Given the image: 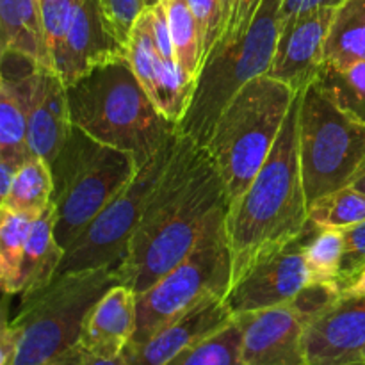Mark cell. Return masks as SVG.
I'll list each match as a JSON object with an SVG mask.
<instances>
[{
	"mask_svg": "<svg viewBox=\"0 0 365 365\" xmlns=\"http://www.w3.org/2000/svg\"><path fill=\"white\" fill-rule=\"evenodd\" d=\"M227 207L223 180L207 150L180 134L128 245L120 267L123 284L135 296L152 287L195 250L210 221Z\"/></svg>",
	"mask_w": 365,
	"mask_h": 365,
	"instance_id": "obj_1",
	"label": "cell"
},
{
	"mask_svg": "<svg viewBox=\"0 0 365 365\" xmlns=\"http://www.w3.org/2000/svg\"><path fill=\"white\" fill-rule=\"evenodd\" d=\"M298 114L299 95L264 166L248 189L227 207L232 284L260 257L299 237L309 225L298 155Z\"/></svg>",
	"mask_w": 365,
	"mask_h": 365,
	"instance_id": "obj_2",
	"label": "cell"
},
{
	"mask_svg": "<svg viewBox=\"0 0 365 365\" xmlns=\"http://www.w3.org/2000/svg\"><path fill=\"white\" fill-rule=\"evenodd\" d=\"M71 125L98 143L132 153L145 166L177 132L127 59L96 66L66 86Z\"/></svg>",
	"mask_w": 365,
	"mask_h": 365,
	"instance_id": "obj_3",
	"label": "cell"
},
{
	"mask_svg": "<svg viewBox=\"0 0 365 365\" xmlns=\"http://www.w3.org/2000/svg\"><path fill=\"white\" fill-rule=\"evenodd\" d=\"M298 95L284 82L260 75L220 114L203 148L223 180L228 205L248 189L264 166Z\"/></svg>",
	"mask_w": 365,
	"mask_h": 365,
	"instance_id": "obj_4",
	"label": "cell"
},
{
	"mask_svg": "<svg viewBox=\"0 0 365 365\" xmlns=\"http://www.w3.org/2000/svg\"><path fill=\"white\" fill-rule=\"evenodd\" d=\"M50 168L56 239L66 252L143 166L132 153L98 143L70 125L66 141Z\"/></svg>",
	"mask_w": 365,
	"mask_h": 365,
	"instance_id": "obj_5",
	"label": "cell"
},
{
	"mask_svg": "<svg viewBox=\"0 0 365 365\" xmlns=\"http://www.w3.org/2000/svg\"><path fill=\"white\" fill-rule=\"evenodd\" d=\"M284 0H264L252 25L234 43L217 41L200 66L191 100L177 130L198 146L209 141L217 118L253 78L267 75L280 32Z\"/></svg>",
	"mask_w": 365,
	"mask_h": 365,
	"instance_id": "obj_6",
	"label": "cell"
},
{
	"mask_svg": "<svg viewBox=\"0 0 365 365\" xmlns=\"http://www.w3.org/2000/svg\"><path fill=\"white\" fill-rule=\"evenodd\" d=\"M298 155L309 207L365 177V120L337 106L316 81L299 93Z\"/></svg>",
	"mask_w": 365,
	"mask_h": 365,
	"instance_id": "obj_7",
	"label": "cell"
},
{
	"mask_svg": "<svg viewBox=\"0 0 365 365\" xmlns=\"http://www.w3.org/2000/svg\"><path fill=\"white\" fill-rule=\"evenodd\" d=\"M118 284H123L120 267H100L59 274L48 287L21 298L11 319L24 334L13 365H41L81 346L86 317Z\"/></svg>",
	"mask_w": 365,
	"mask_h": 365,
	"instance_id": "obj_8",
	"label": "cell"
},
{
	"mask_svg": "<svg viewBox=\"0 0 365 365\" xmlns=\"http://www.w3.org/2000/svg\"><path fill=\"white\" fill-rule=\"evenodd\" d=\"M232 285V253L227 210L217 214L184 260L145 292L135 296V331L128 346L148 341L212 296L225 298Z\"/></svg>",
	"mask_w": 365,
	"mask_h": 365,
	"instance_id": "obj_9",
	"label": "cell"
},
{
	"mask_svg": "<svg viewBox=\"0 0 365 365\" xmlns=\"http://www.w3.org/2000/svg\"><path fill=\"white\" fill-rule=\"evenodd\" d=\"M178 139L180 134L177 130L164 143L159 153L139 170L134 180L125 185L123 191L78 235L77 241L64 252L57 277L100 267H121L150 195L173 157Z\"/></svg>",
	"mask_w": 365,
	"mask_h": 365,
	"instance_id": "obj_10",
	"label": "cell"
},
{
	"mask_svg": "<svg viewBox=\"0 0 365 365\" xmlns=\"http://www.w3.org/2000/svg\"><path fill=\"white\" fill-rule=\"evenodd\" d=\"M312 232L314 225L309 223L299 237L277 252L260 257L230 285L225 303L234 317L287 305L310 284L305 246Z\"/></svg>",
	"mask_w": 365,
	"mask_h": 365,
	"instance_id": "obj_11",
	"label": "cell"
},
{
	"mask_svg": "<svg viewBox=\"0 0 365 365\" xmlns=\"http://www.w3.org/2000/svg\"><path fill=\"white\" fill-rule=\"evenodd\" d=\"M307 365H365V296H341L303 331Z\"/></svg>",
	"mask_w": 365,
	"mask_h": 365,
	"instance_id": "obj_12",
	"label": "cell"
},
{
	"mask_svg": "<svg viewBox=\"0 0 365 365\" xmlns=\"http://www.w3.org/2000/svg\"><path fill=\"white\" fill-rule=\"evenodd\" d=\"M335 7L307 11L280 25L273 63L267 75L302 93L319 75L324 61V43Z\"/></svg>",
	"mask_w": 365,
	"mask_h": 365,
	"instance_id": "obj_13",
	"label": "cell"
},
{
	"mask_svg": "<svg viewBox=\"0 0 365 365\" xmlns=\"http://www.w3.org/2000/svg\"><path fill=\"white\" fill-rule=\"evenodd\" d=\"M127 59V43L107 18L100 0H78L70 32L53 70L70 86L82 75L110 61Z\"/></svg>",
	"mask_w": 365,
	"mask_h": 365,
	"instance_id": "obj_14",
	"label": "cell"
},
{
	"mask_svg": "<svg viewBox=\"0 0 365 365\" xmlns=\"http://www.w3.org/2000/svg\"><path fill=\"white\" fill-rule=\"evenodd\" d=\"M242 330V365H307L305 321L291 305L235 317Z\"/></svg>",
	"mask_w": 365,
	"mask_h": 365,
	"instance_id": "obj_15",
	"label": "cell"
},
{
	"mask_svg": "<svg viewBox=\"0 0 365 365\" xmlns=\"http://www.w3.org/2000/svg\"><path fill=\"white\" fill-rule=\"evenodd\" d=\"M39 64L16 52H2L0 81V163L20 168L32 155L27 110L32 81ZM43 68V66H41Z\"/></svg>",
	"mask_w": 365,
	"mask_h": 365,
	"instance_id": "obj_16",
	"label": "cell"
},
{
	"mask_svg": "<svg viewBox=\"0 0 365 365\" xmlns=\"http://www.w3.org/2000/svg\"><path fill=\"white\" fill-rule=\"evenodd\" d=\"M232 319L234 314L225 303V298H207L180 319L160 328L143 344L127 346L123 351L125 365H166L185 348L221 330Z\"/></svg>",
	"mask_w": 365,
	"mask_h": 365,
	"instance_id": "obj_17",
	"label": "cell"
},
{
	"mask_svg": "<svg viewBox=\"0 0 365 365\" xmlns=\"http://www.w3.org/2000/svg\"><path fill=\"white\" fill-rule=\"evenodd\" d=\"M66 84L56 70L38 68L27 110V134L32 155L52 163L70 130Z\"/></svg>",
	"mask_w": 365,
	"mask_h": 365,
	"instance_id": "obj_18",
	"label": "cell"
},
{
	"mask_svg": "<svg viewBox=\"0 0 365 365\" xmlns=\"http://www.w3.org/2000/svg\"><path fill=\"white\" fill-rule=\"evenodd\" d=\"M135 331V292L118 284L102 296L86 317L81 346L88 355L114 359L123 355Z\"/></svg>",
	"mask_w": 365,
	"mask_h": 365,
	"instance_id": "obj_19",
	"label": "cell"
},
{
	"mask_svg": "<svg viewBox=\"0 0 365 365\" xmlns=\"http://www.w3.org/2000/svg\"><path fill=\"white\" fill-rule=\"evenodd\" d=\"M63 259L64 250L56 239V205L50 203L32 220L29 230L18 285L20 299L48 287L56 280Z\"/></svg>",
	"mask_w": 365,
	"mask_h": 365,
	"instance_id": "obj_20",
	"label": "cell"
},
{
	"mask_svg": "<svg viewBox=\"0 0 365 365\" xmlns=\"http://www.w3.org/2000/svg\"><path fill=\"white\" fill-rule=\"evenodd\" d=\"M2 52H16L36 64L53 70L43 31L39 0H0Z\"/></svg>",
	"mask_w": 365,
	"mask_h": 365,
	"instance_id": "obj_21",
	"label": "cell"
},
{
	"mask_svg": "<svg viewBox=\"0 0 365 365\" xmlns=\"http://www.w3.org/2000/svg\"><path fill=\"white\" fill-rule=\"evenodd\" d=\"M365 61V0H342L324 43L323 66L341 68Z\"/></svg>",
	"mask_w": 365,
	"mask_h": 365,
	"instance_id": "obj_22",
	"label": "cell"
},
{
	"mask_svg": "<svg viewBox=\"0 0 365 365\" xmlns=\"http://www.w3.org/2000/svg\"><path fill=\"white\" fill-rule=\"evenodd\" d=\"M52 195L53 177L50 163L34 155L21 164L0 207L34 220L52 203Z\"/></svg>",
	"mask_w": 365,
	"mask_h": 365,
	"instance_id": "obj_23",
	"label": "cell"
},
{
	"mask_svg": "<svg viewBox=\"0 0 365 365\" xmlns=\"http://www.w3.org/2000/svg\"><path fill=\"white\" fill-rule=\"evenodd\" d=\"M160 4L166 11L177 63L192 81H196L202 66V39L195 14L187 0H160Z\"/></svg>",
	"mask_w": 365,
	"mask_h": 365,
	"instance_id": "obj_24",
	"label": "cell"
},
{
	"mask_svg": "<svg viewBox=\"0 0 365 365\" xmlns=\"http://www.w3.org/2000/svg\"><path fill=\"white\" fill-rule=\"evenodd\" d=\"M166 365H242V330L234 319L221 330L207 335Z\"/></svg>",
	"mask_w": 365,
	"mask_h": 365,
	"instance_id": "obj_25",
	"label": "cell"
},
{
	"mask_svg": "<svg viewBox=\"0 0 365 365\" xmlns=\"http://www.w3.org/2000/svg\"><path fill=\"white\" fill-rule=\"evenodd\" d=\"M32 217L0 207V284L6 294L18 296L21 260Z\"/></svg>",
	"mask_w": 365,
	"mask_h": 365,
	"instance_id": "obj_26",
	"label": "cell"
},
{
	"mask_svg": "<svg viewBox=\"0 0 365 365\" xmlns=\"http://www.w3.org/2000/svg\"><path fill=\"white\" fill-rule=\"evenodd\" d=\"M344 257L342 230L316 228L307 241L305 262L310 284L334 285L341 289V266Z\"/></svg>",
	"mask_w": 365,
	"mask_h": 365,
	"instance_id": "obj_27",
	"label": "cell"
},
{
	"mask_svg": "<svg viewBox=\"0 0 365 365\" xmlns=\"http://www.w3.org/2000/svg\"><path fill=\"white\" fill-rule=\"evenodd\" d=\"M127 61L130 63L135 77L146 89L150 98L155 102L157 95V70H159L163 57L155 46L152 32V11L145 7L135 20L127 39Z\"/></svg>",
	"mask_w": 365,
	"mask_h": 365,
	"instance_id": "obj_28",
	"label": "cell"
},
{
	"mask_svg": "<svg viewBox=\"0 0 365 365\" xmlns=\"http://www.w3.org/2000/svg\"><path fill=\"white\" fill-rule=\"evenodd\" d=\"M365 221V192L351 187L339 189L309 207V223L316 228L344 230Z\"/></svg>",
	"mask_w": 365,
	"mask_h": 365,
	"instance_id": "obj_29",
	"label": "cell"
},
{
	"mask_svg": "<svg viewBox=\"0 0 365 365\" xmlns=\"http://www.w3.org/2000/svg\"><path fill=\"white\" fill-rule=\"evenodd\" d=\"M316 82L337 106L365 120V61L341 70L323 66Z\"/></svg>",
	"mask_w": 365,
	"mask_h": 365,
	"instance_id": "obj_30",
	"label": "cell"
},
{
	"mask_svg": "<svg viewBox=\"0 0 365 365\" xmlns=\"http://www.w3.org/2000/svg\"><path fill=\"white\" fill-rule=\"evenodd\" d=\"M77 4L78 0H39L43 31H45L52 64L66 41L75 11H77Z\"/></svg>",
	"mask_w": 365,
	"mask_h": 365,
	"instance_id": "obj_31",
	"label": "cell"
},
{
	"mask_svg": "<svg viewBox=\"0 0 365 365\" xmlns=\"http://www.w3.org/2000/svg\"><path fill=\"white\" fill-rule=\"evenodd\" d=\"M202 39V63L220 39L225 24L223 0H187Z\"/></svg>",
	"mask_w": 365,
	"mask_h": 365,
	"instance_id": "obj_32",
	"label": "cell"
},
{
	"mask_svg": "<svg viewBox=\"0 0 365 365\" xmlns=\"http://www.w3.org/2000/svg\"><path fill=\"white\" fill-rule=\"evenodd\" d=\"M344 237V257L341 266V294L342 289L355 278L365 264V221L342 230Z\"/></svg>",
	"mask_w": 365,
	"mask_h": 365,
	"instance_id": "obj_33",
	"label": "cell"
},
{
	"mask_svg": "<svg viewBox=\"0 0 365 365\" xmlns=\"http://www.w3.org/2000/svg\"><path fill=\"white\" fill-rule=\"evenodd\" d=\"M264 0H230L223 31L217 41L234 43L246 34Z\"/></svg>",
	"mask_w": 365,
	"mask_h": 365,
	"instance_id": "obj_34",
	"label": "cell"
},
{
	"mask_svg": "<svg viewBox=\"0 0 365 365\" xmlns=\"http://www.w3.org/2000/svg\"><path fill=\"white\" fill-rule=\"evenodd\" d=\"M100 2H102L103 11H106L113 27L116 29L120 38L127 43L135 20L145 9L143 0H100Z\"/></svg>",
	"mask_w": 365,
	"mask_h": 365,
	"instance_id": "obj_35",
	"label": "cell"
},
{
	"mask_svg": "<svg viewBox=\"0 0 365 365\" xmlns=\"http://www.w3.org/2000/svg\"><path fill=\"white\" fill-rule=\"evenodd\" d=\"M152 11V32L153 39H155V46L159 50L160 57L166 61H177L175 57V48L173 41H171L170 34V25H168L166 11H164L163 4H157V6L150 7Z\"/></svg>",
	"mask_w": 365,
	"mask_h": 365,
	"instance_id": "obj_36",
	"label": "cell"
},
{
	"mask_svg": "<svg viewBox=\"0 0 365 365\" xmlns=\"http://www.w3.org/2000/svg\"><path fill=\"white\" fill-rule=\"evenodd\" d=\"M21 334L16 324L11 323L7 317H4L2 335H0V365H13L21 348Z\"/></svg>",
	"mask_w": 365,
	"mask_h": 365,
	"instance_id": "obj_37",
	"label": "cell"
},
{
	"mask_svg": "<svg viewBox=\"0 0 365 365\" xmlns=\"http://www.w3.org/2000/svg\"><path fill=\"white\" fill-rule=\"evenodd\" d=\"M342 0H284L280 7V25L285 21L292 20L298 14L307 13V11L319 9V7L339 6Z\"/></svg>",
	"mask_w": 365,
	"mask_h": 365,
	"instance_id": "obj_38",
	"label": "cell"
},
{
	"mask_svg": "<svg viewBox=\"0 0 365 365\" xmlns=\"http://www.w3.org/2000/svg\"><path fill=\"white\" fill-rule=\"evenodd\" d=\"M84 359H86L84 348H82V346H77V348H73L71 351L61 355L59 359L50 360V362L41 364V365H81Z\"/></svg>",
	"mask_w": 365,
	"mask_h": 365,
	"instance_id": "obj_39",
	"label": "cell"
},
{
	"mask_svg": "<svg viewBox=\"0 0 365 365\" xmlns=\"http://www.w3.org/2000/svg\"><path fill=\"white\" fill-rule=\"evenodd\" d=\"M342 296H365V264L355 278L342 289Z\"/></svg>",
	"mask_w": 365,
	"mask_h": 365,
	"instance_id": "obj_40",
	"label": "cell"
},
{
	"mask_svg": "<svg viewBox=\"0 0 365 365\" xmlns=\"http://www.w3.org/2000/svg\"><path fill=\"white\" fill-rule=\"evenodd\" d=\"M81 365H125L123 355L114 356V359H100V356H93L86 353V359L82 360Z\"/></svg>",
	"mask_w": 365,
	"mask_h": 365,
	"instance_id": "obj_41",
	"label": "cell"
},
{
	"mask_svg": "<svg viewBox=\"0 0 365 365\" xmlns=\"http://www.w3.org/2000/svg\"><path fill=\"white\" fill-rule=\"evenodd\" d=\"M355 187H356V189H360V191H364V192H365V177H364V178H360V180L356 182Z\"/></svg>",
	"mask_w": 365,
	"mask_h": 365,
	"instance_id": "obj_42",
	"label": "cell"
},
{
	"mask_svg": "<svg viewBox=\"0 0 365 365\" xmlns=\"http://www.w3.org/2000/svg\"><path fill=\"white\" fill-rule=\"evenodd\" d=\"M159 2H160V0H143L145 7H153V6H157Z\"/></svg>",
	"mask_w": 365,
	"mask_h": 365,
	"instance_id": "obj_43",
	"label": "cell"
}]
</instances>
